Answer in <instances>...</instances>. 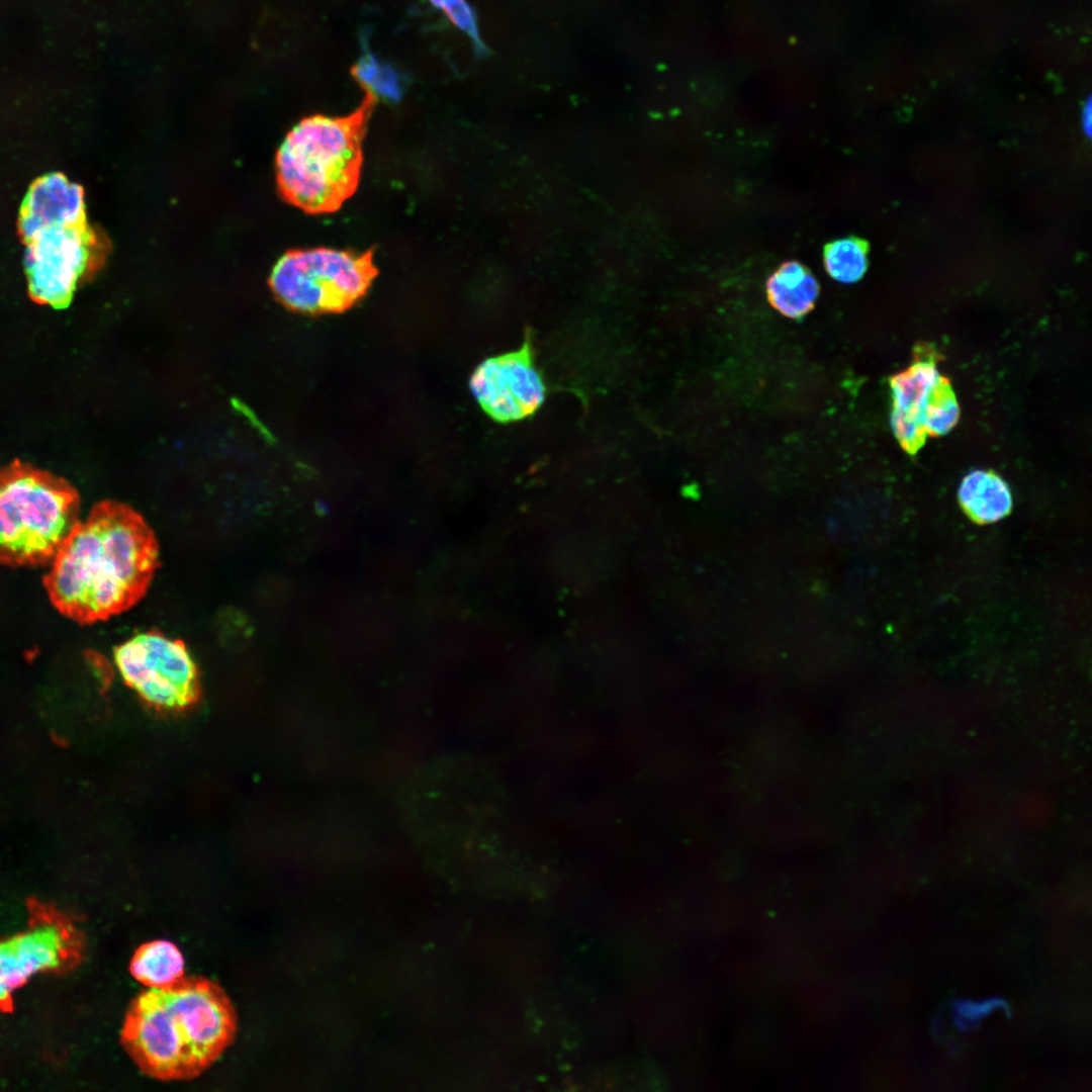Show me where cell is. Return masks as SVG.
I'll list each match as a JSON object with an SVG mask.
<instances>
[{"label": "cell", "mask_w": 1092, "mask_h": 1092, "mask_svg": "<svg viewBox=\"0 0 1092 1092\" xmlns=\"http://www.w3.org/2000/svg\"><path fill=\"white\" fill-rule=\"evenodd\" d=\"M124 682L158 710L181 711L197 700L199 675L185 644L157 631L136 634L114 649Z\"/></svg>", "instance_id": "cell-8"}, {"label": "cell", "mask_w": 1092, "mask_h": 1092, "mask_svg": "<svg viewBox=\"0 0 1092 1092\" xmlns=\"http://www.w3.org/2000/svg\"><path fill=\"white\" fill-rule=\"evenodd\" d=\"M27 910L26 927L0 940V1014L13 1010L14 992L32 976L72 971L84 957L85 938L71 916L36 899Z\"/></svg>", "instance_id": "cell-7"}, {"label": "cell", "mask_w": 1092, "mask_h": 1092, "mask_svg": "<svg viewBox=\"0 0 1092 1092\" xmlns=\"http://www.w3.org/2000/svg\"><path fill=\"white\" fill-rule=\"evenodd\" d=\"M43 585L54 607L80 624L120 614L146 594L158 566V544L127 505L103 500L67 537Z\"/></svg>", "instance_id": "cell-1"}, {"label": "cell", "mask_w": 1092, "mask_h": 1092, "mask_svg": "<svg viewBox=\"0 0 1092 1092\" xmlns=\"http://www.w3.org/2000/svg\"><path fill=\"white\" fill-rule=\"evenodd\" d=\"M959 505L976 525L994 524L1012 510V494L1006 481L993 470L969 472L958 489Z\"/></svg>", "instance_id": "cell-11"}, {"label": "cell", "mask_w": 1092, "mask_h": 1092, "mask_svg": "<svg viewBox=\"0 0 1092 1092\" xmlns=\"http://www.w3.org/2000/svg\"><path fill=\"white\" fill-rule=\"evenodd\" d=\"M441 10L448 20L472 41L479 43L476 17L467 0H428Z\"/></svg>", "instance_id": "cell-17"}, {"label": "cell", "mask_w": 1092, "mask_h": 1092, "mask_svg": "<svg viewBox=\"0 0 1092 1092\" xmlns=\"http://www.w3.org/2000/svg\"><path fill=\"white\" fill-rule=\"evenodd\" d=\"M1091 106H1092L1091 101H1090V99H1088L1087 102L1084 104L1083 111H1082L1083 129L1088 134L1090 133V130H1091V119H1092L1091 118V115H1092Z\"/></svg>", "instance_id": "cell-18"}, {"label": "cell", "mask_w": 1092, "mask_h": 1092, "mask_svg": "<svg viewBox=\"0 0 1092 1092\" xmlns=\"http://www.w3.org/2000/svg\"><path fill=\"white\" fill-rule=\"evenodd\" d=\"M79 509L65 478L18 459L0 467V564L52 562L80 522Z\"/></svg>", "instance_id": "cell-5"}, {"label": "cell", "mask_w": 1092, "mask_h": 1092, "mask_svg": "<svg viewBox=\"0 0 1092 1092\" xmlns=\"http://www.w3.org/2000/svg\"><path fill=\"white\" fill-rule=\"evenodd\" d=\"M17 225L30 298L66 308L106 251L104 239L87 221L82 187L61 173L37 178L22 201Z\"/></svg>", "instance_id": "cell-3"}, {"label": "cell", "mask_w": 1092, "mask_h": 1092, "mask_svg": "<svg viewBox=\"0 0 1092 1092\" xmlns=\"http://www.w3.org/2000/svg\"><path fill=\"white\" fill-rule=\"evenodd\" d=\"M766 296L770 305L790 318H801L814 307L819 284L813 273L802 263L787 261L767 278Z\"/></svg>", "instance_id": "cell-12"}, {"label": "cell", "mask_w": 1092, "mask_h": 1092, "mask_svg": "<svg viewBox=\"0 0 1092 1092\" xmlns=\"http://www.w3.org/2000/svg\"><path fill=\"white\" fill-rule=\"evenodd\" d=\"M868 244L856 237L834 240L824 247L823 262L828 275L841 283H854L868 268Z\"/></svg>", "instance_id": "cell-14"}, {"label": "cell", "mask_w": 1092, "mask_h": 1092, "mask_svg": "<svg viewBox=\"0 0 1092 1092\" xmlns=\"http://www.w3.org/2000/svg\"><path fill=\"white\" fill-rule=\"evenodd\" d=\"M129 972L143 985L159 988L183 976L184 959L176 944L157 939L135 949L129 962Z\"/></svg>", "instance_id": "cell-13"}, {"label": "cell", "mask_w": 1092, "mask_h": 1092, "mask_svg": "<svg viewBox=\"0 0 1092 1092\" xmlns=\"http://www.w3.org/2000/svg\"><path fill=\"white\" fill-rule=\"evenodd\" d=\"M937 359L932 348L917 347L911 365L890 378L892 430L900 446L910 455H915L928 437L924 419L934 386L941 376Z\"/></svg>", "instance_id": "cell-10"}, {"label": "cell", "mask_w": 1092, "mask_h": 1092, "mask_svg": "<svg viewBox=\"0 0 1092 1092\" xmlns=\"http://www.w3.org/2000/svg\"><path fill=\"white\" fill-rule=\"evenodd\" d=\"M373 102L366 94L349 115H313L289 131L276 154L277 184L285 200L307 212L323 213L336 210L354 193Z\"/></svg>", "instance_id": "cell-4"}, {"label": "cell", "mask_w": 1092, "mask_h": 1092, "mask_svg": "<svg viewBox=\"0 0 1092 1092\" xmlns=\"http://www.w3.org/2000/svg\"><path fill=\"white\" fill-rule=\"evenodd\" d=\"M469 385L481 408L499 423L533 415L546 391L528 342L519 350L484 360L472 373Z\"/></svg>", "instance_id": "cell-9"}, {"label": "cell", "mask_w": 1092, "mask_h": 1092, "mask_svg": "<svg viewBox=\"0 0 1092 1092\" xmlns=\"http://www.w3.org/2000/svg\"><path fill=\"white\" fill-rule=\"evenodd\" d=\"M364 49L353 68L355 79L373 99L379 97L388 101L398 100L403 91V77L368 48Z\"/></svg>", "instance_id": "cell-15"}, {"label": "cell", "mask_w": 1092, "mask_h": 1092, "mask_svg": "<svg viewBox=\"0 0 1092 1092\" xmlns=\"http://www.w3.org/2000/svg\"><path fill=\"white\" fill-rule=\"evenodd\" d=\"M960 407L949 380L940 376L926 411L924 425L928 436L947 434L958 423Z\"/></svg>", "instance_id": "cell-16"}, {"label": "cell", "mask_w": 1092, "mask_h": 1092, "mask_svg": "<svg viewBox=\"0 0 1092 1092\" xmlns=\"http://www.w3.org/2000/svg\"><path fill=\"white\" fill-rule=\"evenodd\" d=\"M236 1010L216 983L180 978L139 993L124 1016L120 1041L147 1076L190 1080L206 1071L232 1044Z\"/></svg>", "instance_id": "cell-2"}, {"label": "cell", "mask_w": 1092, "mask_h": 1092, "mask_svg": "<svg viewBox=\"0 0 1092 1092\" xmlns=\"http://www.w3.org/2000/svg\"><path fill=\"white\" fill-rule=\"evenodd\" d=\"M372 255L327 248L289 251L274 266L269 285L286 307L303 313L342 312L370 287Z\"/></svg>", "instance_id": "cell-6"}]
</instances>
